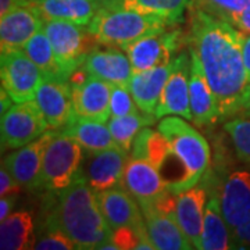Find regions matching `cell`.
Returning a JSON list of instances; mask_svg holds the SVG:
<instances>
[{
  "instance_id": "obj_1",
  "label": "cell",
  "mask_w": 250,
  "mask_h": 250,
  "mask_svg": "<svg viewBox=\"0 0 250 250\" xmlns=\"http://www.w3.org/2000/svg\"><path fill=\"white\" fill-rule=\"evenodd\" d=\"M189 47L200 57L214 93L220 121L243 114L250 107V81L242 56L239 29L190 4Z\"/></svg>"
},
{
  "instance_id": "obj_2",
  "label": "cell",
  "mask_w": 250,
  "mask_h": 250,
  "mask_svg": "<svg viewBox=\"0 0 250 250\" xmlns=\"http://www.w3.org/2000/svg\"><path fill=\"white\" fill-rule=\"evenodd\" d=\"M52 202L49 215L75 242L77 249H102L113 241V228L103 215L96 192L81 177Z\"/></svg>"
},
{
  "instance_id": "obj_3",
  "label": "cell",
  "mask_w": 250,
  "mask_h": 250,
  "mask_svg": "<svg viewBox=\"0 0 250 250\" xmlns=\"http://www.w3.org/2000/svg\"><path fill=\"white\" fill-rule=\"evenodd\" d=\"M164 18L143 14L132 10L121 9L111 4H102L88 29L99 45L124 47L143 36L150 35L171 28Z\"/></svg>"
},
{
  "instance_id": "obj_4",
  "label": "cell",
  "mask_w": 250,
  "mask_h": 250,
  "mask_svg": "<svg viewBox=\"0 0 250 250\" xmlns=\"http://www.w3.org/2000/svg\"><path fill=\"white\" fill-rule=\"evenodd\" d=\"M82 146L62 132H56L46 147L38 190L59 193L82 177Z\"/></svg>"
},
{
  "instance_id": "obj_5",
  "label": "cell",
  "mask_w": 250,
  "mask_h": 250,
  "mask_svg": "<svg viewBox=\"0 0 250 250\" xmlns=\"http://www.w3.org/2000/svg\"><path fill=\"white\" fill-rule=\"evenodd\" d=\"M157 129L166 136L172 150L187 167L192 187H196L210 166V146L184 117H166Z\"/></svg>"
},
{
  "instance_id": "obj_6",
  "label": "cell",
  "mask_w": 250,
  "mask_h": 250,
  "mask_svg": "<svg viewBox=\"0 0 250 250\" xmlns=\"http://www.w3.org/2000/svg\"><path fill=\"white\" fill-rule=\"evenodd\" d=\"M43 29L50 39L56 59L65 80H68L75 68L83 65L86 56L96 46H100L86 25L62 20H47Z\"/></svg>"
},
{
  "instance_id": "obj_7",
  "label": "cell",
  "mask_w": 250,
  "mask_h": 250,
  "mask_svg": "<svg viewBox=\"0 0 250 250\" xmlns=\"http://www.w3.org/2000/svg\"><path fill=\"white\" fill-rule=\"evenodd\" d=\"M0 77L1 88L14 103L35 100L36 92L45 80L43 72L22 49L1 52Z\"/></svg>"
},
{
  "instance_id": "obj_8",
  "label": "cell",
  "mask_w": 250,
  "mask_h": 250,
  "mask_svg": "<svg viewBox=\"0 0 250 250\" xmlns=\"http://www.w3.org/2000/svg\"><path fill=\"white\" fill-rule=\"evenodd\" d=\"M49 129V124L36 100L14 103L1 114V150L18 149L36 141Z\"/></svg>"
},
{
  "instance_id": "obj_9",
  "label": "cell",
  "mask_w": 250,
  "mask_h": 250,
  "mask_svg": "<svg viewBox=\"0 0 250 250\" xmlns=\"http://www.w3.org/2000/svg\"><path fill=\"white\" fill-rule=\"evenodd\" d=\"M181 45L179 29H164L121 47L128 54L134 72L167 65Z\"/></svg>"
},
{
  "instance_id": "obj_10",
  "label": "cell",
  "mask_w": 250,
  "mask_h": 250,
  "mask_svg": "<svg viewBox=\"0 0 250 250\" xmlns=\"http://www.w3.org/2000/svg\"><path fill=\"white\" fill-rule=\"evenodd\" d=\"M128 153L118 146L100 152H89L82 163V177L95 192L125 187V168L129 161Z\"/></svg>"
},
{
  "instance_id": "obj_11",
  "label": "cell",
  "mask_w": 250,
  "mask_h": 250,
  "mask_svg": "<svg viewBox=\"0 0 250 250\" xmlns=\"http://www.w3.org/2000/svg\"><path fill=\"white\" fill-rule=\"evenodd\" d=\"M189 77H190V52H181L174 59L170 77L161 92L156 108V118L166 116L184 117L192 121L190 100H189Z\"/></svg>"
},
{
  "instance_id": "obj_12",
  "label": "cell",
  "mask_w": 250,
  "mask_h": 250,
  "mask_svg": "<svg viewBox=\"0 0 250 250\" xmlns=\"http://www.w3.org/2000/svg\"><path fill=\"white\" fill-rule=\"evenodd\" d=\"M56 132L57 129H47L36 141L18 147L16 152L10 153L9 156H6V159H3L1 164L22 188L29 190H35L39 188L43 154Z\"/></svg>"
},
{
  "instance_id": "obj_13",
  "label": "cell",
  "mask_w": 250,
  "mask_h": 250,
  "mask_svg": "<svg viewBox=\"0 0 250 250\" xmlns=\"http://www.w3.org/2000/svg\"><path fill=\"white\" fill-rule=\"evenodd\" d=\"M35 100L50 129H62L74 116L72 86L68 80L45 78L36 92Z\"/></svg>"
},
{
  "instance_id": "obj_14",
  "label": "cell",
  "mask_w": 250,
  "mask_h": 250,
  "mask_svg": "<svg viewBox=\"0 0 250 250\" xmlns=\"http://www.w3.org/2000/svg\"><path fill=\"white\" fill-rule=\"evenodd\" d=\"M45 18L34 4L11 10L1 16L0 47L1 52L24 49L28 41L43 28Z\"/></svg>"
},
{
  "instance_id": "obj_15",
  "label": "cell",
  "mask_w": 250,
  "mask_h": 250,
  "mask_svg": "<svg viewBox=\"0 0 250 250\" xmlns=\"http://www.w3.org/2000/svg\"><path fill=\"white\" fill-rule=\"evenodd\" d=\"M190 52V77H189V100L192 111V123L197 126H207L220 121L215 98L202 67L199 54L189 47Z\"/></svg>"
},
{
  "instance_id": "obj_16",
  "label": "cell",
  "mask_w": 250,
  "mask_h": 250,
  "mask_svg": "<svg viewBox=\"0 0 250 250\" xmlns=\"http://www.w3.org/2000/svg\"><path fill=\"white\" fill-rule=\"evenodd\" d=\"M96 195L100 210L113 231L121 227H134L136 229L147 228L141 206L125 187L96 192Z\"/></svg>"
},
{
  "instance_id": "obj_17",
  "label": "cell",
  "mask_w": 250,
  "mask_h": 250,
  "mask_svg": "<svg viewBox=\"0 0 250 250\" xmlns=\"http://www.w3.org/2000/svg\"><path fill=\"white\" fill-rule=\"evenodd\" d=\"M111 90H113L111 82L89 75L88 80L82 85L72 88L74 114L83 118L107 123L111 118V111H110Z\"/></svg>"
},
{
  "instance_id": "obj_18",
  "label": "cell",
  "mask_w": 250,
  "mask_h": 250,
  "mask_svg": "<svg viewBox=\"0 0 250 250\" xmlns=\"http://www.w3.org/2000/svg\"><path fill=\"white\" fill-rule=\"evenodd\" d=\"M150 241L157 250H189L193 249L190 241L181 229L175 217L166 214L156 208L152 202L139 203Z\"/></svg>"
},
{
  "instance_id": "obj_19",
  "label": "cell",
  "mask_w": 250,
  "mask_h": 250,
  "mask_svg": "<svg viewBox=\"0 0 250 250\" xmlns=\"http://www.w3.org/2000/svg\"><path fill=\"white\" fill-rule=\"evenodd\" d=\"M221 211L231 231L250 220V172L235 171L220 188Z\"/></svg>"
},
{
  "instance_id": "obj_20",
  "label": "cell",
  "mask_w": 250,
  "mask_h": 250,
  "mask_svg": "<svg viewBox=\"0 0 250 250\" xmlns=\"http://www.w3.org/2000/svg\"><path fill=\"white\" fill-rule=\"evenodd\" d=\"M83 65L89 75L114 85H129L134 74L128 54L118 50L117 46H107L106 49L95 47L86 56Z\"/></svg>"
},
{
  "instance_id": "obj_21",
  "label": "cell",
  "mask_w": 250,
  "mask_h": 250,
  "mask_svg": "<svg viewBox=\"0 0 250 250\" xmlns=\"http://www.w3.org/2000/svg\"><path fill=\"white\" fill-rule=\"evenodd\" d=\"M207 199L206 188L199 184L177 196V221L195 249H200Z\"/></svg>"
},
{
  "instance_id": "obj_22",
  "label": "cell",
  "mask_w": 250,
  "mask_h": 250,
  "mask_svg": "<svg viewBox=\"0 0 250 250\" xmlns=\"http://www.w3.org/2000/svg\"><path fill=\"white\" fill-rule=\"evenodd\" d=\"M124 185L139 202H154L168 189L159 170L149 161L131 157L125 168Z\"/></svg>"
},
{
  "instance_id": "obj_23",
  "label": "cell",
  "mask_w": 250,
  "mask_h": 250,
  "mask_svg": "<svg viewBox=\"0 0 250 250\" xmlns=\"http://www.w3.org/2000/svg\"><path fill=\"white\" fill-rule=\"evenodd\" d=\"M172 65H174V59L167 65L132 74L128 86L134 96L135 103L138 104L141 111L154 116L161 92L170 77Z\"/></svg>"
},
{
  "instance_id": "obj_24",
  "label": "cell",
  "mask_w": 250,
  "mask_h": 250,
  "mask_svg": "<svg viewBox=\"0 0 250 250\" xmlns=\"http://www.w3.org/2000/svg\"><path fill=\"white\" fill-rule=\"evenodd\" d=\"M232 231L221 211L220 188L213 189L206 205L200 250L232 249Z\"/></svg>"
},
{
  "instance_id": "obj_25",
  "label": "cell",
  "mask_w": 250,
  "mask_h": 250,
  "mask_svg": "<svg viewBox=\"0 0 250 250\" xmlns=\"http://www.w3.org/2000/svg\"><path fill=\"white\" fill-rule=\"evenodd\" d=\"M62 132L77 141L88 152H100L117 146L107 123L83 118L75 114L70 123L62 128Z\"/></svg>"
},
{
  "instance_id": "obj_26",
  "label": "cell",
  "mask_w": 250,
  "mask_h": 250,
  "mask_svg": "<svg viewBox=\"0 0 250 250\" xmlns=\"http://www.w3.org/2000/svg\"><path fill=\"white\" fill-rule=\"evenodd\" d=\"M32 4L45 21L62 20L86 27L102 6L96 0H34Z\"/></svg>"
},
{
  "instance_id": "obj_27",
  "label": "cell",
  "mask_w": 250,
  "mask_h": 250,
  "mask_svg": "<svg viewBox=\"0 0 250 250\" xmlns=\"http://www.w3.org/2000/svg\"><path fill=\"white\" fill-rule=\"evenodd\" d=\"M36 233L32 215L28 211H16L0 224V249H35Z\"/></svg>"
},
{
  "instance_id": "obj_28",
  "label": "cell",
  "mask_w": 250,
  "mask_h": 250,
  "mask_svg": "<svg viewBox=\"0 0 250 250\" xmlns=\"http://www.w3.org/2000/svg\"><path fill=\"white\" fill-rule=\"evenodd\" d=\"M192 0H107L102 4H111L121 9L132 10L143 14H152L164 18L171 25L182 22L185 10Z\"/></svg>"
},
{
  "instance_id": "obj_29",
  "label": "cell",
  "mask_w": 250,
  "mask_h": 250,
  "mask_svg": "<svg viewBox=\"0 0 250 250\" xmlns=\"http://www.w3.org/2000/svg\"><path fill=\"white\" fill-rule=\"evenodd\" d=\"M22 50L41 68L45 78H62V80H65L62 77V68L57 62V59H56L53 46L50 43V39H49V36H47L43 28L39 29L35 35L28 41V43L24 46Z\"/></svg>"
},
{
  "instance_id": "obj_30",
  "label": "cell",
  "mask_w": 250,
  "mask_h": 250,
  "mask_svg": "<svg viewBox=\"0 0 250 250\" xmlns=\"http://www.w3.org/2000/svg\"><path fill=\"white\" fill-rule=\"evenodd\" d=\"M156 120L157 118L153 114L136 111V113L128 114V116L110 118L107 124L117 146L121 147L125 152H129L134 145L136 135L139 134L141 129H143L145 126L152 125Z\"/></svg>"
},
{
  "instance_id": "obj_31",
  "label": "cell",
  "mask_w": 250,
  "mask_h": 250,
  "mask_svg": "<svg viewBox=\"0 0 250 250\" xmlns=\"http://www.w3.org/2000/svg\"><path fill=\"white\" fill-rule=\"evenodd\" d=\"M35 249L38 250H74L77 249L75 242L50 217L46 218L36 239Z\"/></svg>"
},
{
  "instance_id": "obj_32",
  "label": "cell",
  "mask_w": 250,
  "mask_h": 250,
  "mask_svg": "<svg viewBox=\"0 0 250 250\" xmlns=\"http://www.w3.org/2000/svg\"><path fill=\"white\" fill-rule=\"evenodd\" d=\"M224 129L229 135L238 157L243 163L250 164V118H232L225 123Z\"/></svg>"
},
{
  "instance_id": "obj_33",
  "label": "cell",
  "mask_w": 250,
  "mask_h": 250,
  "mask_svg": "<svg viewBox=\"0 0 250 250\" xmlns=\"http://www.w3.org/2000/svg\"><path fill=\"white\" fill-rule=\"evenodd\" d=\"M190 4L225 20L233 13L250 7V0H192Z\"/></svg>"
},
{
  "instance_id": "obj_34",
  "label": "cell",
  "mask_w": 250,
  "mask_h": 250,
  "mask_svg": "<svg viewBox=\"0 0 250 250\" xmlns=\"http://www.w3.org/2000/svg\"><path fill=\"white\" fill-rule=\"evenodd\" d=\"M111 118L124 117L138 111V104L135 103L134 96L128 85H114L111 90V102H110Z\"/></svg>"
},
{
  "instance_id": "obj_35",
  "label": "cell",
  "mask_w": 250,
  "mask_h": 250,
  "mask_svg": "<svg viewBox=\"0 0 250 250\" xmlns=\"http://www.w3.org/2000/svg\"><path fill=\"white\" fill-rule=\"evenodd\" d=\"M21 185L14 179V177L10 174L7 168L1 164L0 168V196H13L18 195L21 192Z\"/></svg>"
},
{
  "instance_id": "obj_36",
  "label": "cell",
  "mask_w": 250,
  "mask_h": 250,
  "mask_svg": "<svg viewBox=\"0 0 250 250\" xmlns=\"http://www.w3.org/2000/svg\"><path fill=\"white\" fill-rule=\"evenodd\" d=\"M232 246L250 249V220L232 229Z\"/></svg>"
},
{
  "instance_id": "obj_37",
  "label": "cell",
  "mask_w": 250,
  "mask_h": 250,
  "mask_svg": "<svg viewBox=\"0 0 250 250\" xmlns=\"http://www.w3.org/2000/svg\"><path fill=\"white\" fill-rule=\"evenodd\" d=\"M225 21L231 22L233 27H236L241 31H250V7L228 16L225 18Z\"/></svg>"
},
{
  "instance_id": "obj_38",
  "label": "cell",
  "mask_w": 250,
  "mask_h": 250,
  "mask_svg": "<svg viewBox=\"0 0 250 250\" xmlns=\"http://www.w3.org/2000/svg\"><path fill=\"white\" fill-rule=\"evenodd\" d=\"M239 38H241L242 56H243L245 68H246L248 78L250 81V31H241L239 29Z\"/></svg>"
},
{
  "instance_id": "obj_39",
  "label": "cell",
  "mask_w": 250,
  "mask_h": 250,
  "mask_svg": "<svg viewBox=\"0 0 250 250\" xmlns=\"http://www.w3.org/2000/svg\"><path fill=\"white\" fill-rule=\"evenodd\" d=\"M32 3H34V0H0V16H4L17 7L31 6Z\"/></svg>"
},
{
  "instance_id": "obj_40",
  "label": "cell",
  "mask_w": 250,
  "mask_h": 250,
  "mask_svg": "<svg viewBox=\"0 0 250 250\" xmlns=\"http://www.w3.org/2000/svg\"><path fill=\"white\" fill-rule=\"evenodd\" d=\"M16 200H17V195L1 197V200H0V223L4 221L11 214Z\"/></svg>"
},
{
  "instance_id": "obj_41",
  "label": "cell",
  "mask_w": 250,
  "mask_h": 250,
  "mask_svg": "<svg viewBox=\"0 0 250 250\" xmlns=\"http://www.w3.org/2000/svg\"><path fill=\"white\" fill-rule=\"evenodd\" d=\"M0 100H1V102H0V104H1L0 111H1V114H4V113L13 106L11 103H14V102H13V99L10 98L9 93L6 92V89H3V88H1V98H0Z\"/></svg>"
},
{
  "instance_id": "obj_42",
  "label": "cell",
  "mask_w": 250,
  "mask_h": 250,
  "mask_svg": "<svg viewBox=\"0 0 250 250\" xmlns=\"http://www.w3.org/2000/svg\"><path fill=\"white\" fill-rule=\"evenodd\" d=\"M243 116L249 117V118H250V107L248 108V110H246V111H245V113H243Z\"/></svg>"
},
{
  "instance_id": "obj_43",
  "label": "cell",
  "mask_w": 250,
  "mask_h": 250,
  "mask_svg": "<svg viewBox=\"0 0 250 250\" xmlns=\"http://www.w3.org/2000/svg\"><path fill=\"white\" fill-rule=\"evenodd\" d=\"M96 1H99V3H104V1H107V0H96Z\"/></svg>"
}]
</instances>
